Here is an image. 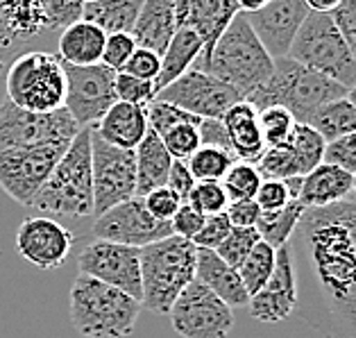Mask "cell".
I'll use <instances>...</instances> for the list:
<instances>
[{"label":"cell","mask_w":356,"mask_h":338,"mask_svg":"<svg viewBox=\"0 0 356 338\" xmlns=\"http://www.w3.org/2000/svg\"><path fill=\"white\" fill-rule=\"evenodd\" d=\"M123 71L129 73V75L141 77V80H152L154 82V77H157L159 71H161V55L154 53V50H150V48L136 46V50L132 53V57L127 59Z\"/></svg>","instance_id":"obj_50"},{"label":"cell","mask_w":356,"mask_h":338,"mask_svg":"<svg viewBox=\"0 0 356 338\" xmlns=\"http://www.w3.org/2000/svg\"><path fill=\"white\" fill-rule=\"evenodd\" d=\"M0 7L16 43L37 39L39 34L48 32L43 0H0Z\"/></svg>","instance_id":"obj_29"},{"label":"cell","mask_w":356,"mask_h":338,"mask_svg":"<svg viewBox=\"0 0 356 338\" xmlns=\"http://www.w3.org/2000/svg\"><path fill=\"white\" fill-rule=\"evenodd\" d=\"M343 95H347L343 84L286 55L275 59L270 80L259 86L254 93H250L248 100L257 109L282 105L291 111L298 123H309L318 107Z\"/></svg>","instance_id":"obj_5"},{"label":"cell","mask_w":356,"mask_h":338,"mask_svg":"<svg viewBox=\"0 0 356 338\" xmlns=\"http://www.w3.org/2000/svg\"><path fill=\"white\" fill-rule=\"evenodd\" d=\"M145 111H147V123H150V129H154L159 136L163 132H168L170 127H175L179 123H186V120H200V116H193L191 111L172 105V102L159 100V98H154L150 105L145 107Z\"/></svg>","instance_id":"obj_43"},{"label":"cell","mask_w":356,"mask_h":338,"mask_svg":"<svg viewBox=\"0 0 356 338\" xmlns=\"http://www.w3.org/2000/svg\"><path fill=\"white\" fill-rule=\"evenodd\" d=\"M245 16L266 50L277 59L289 55L295 34L309 16V7L304 0H270L264 10Z\"/></svg>","instance_id":"obj_19"},{"label":"cell","mask_w":356,"mask_h":338,"mask_svg":"<svg viewBox=\"0 0 356 338\" xmlns=\"http://www.w3.org/2000/svg\"><path fill=\"white\" fill-rule=\"evenodd\" d=\"M204 41L202 37L191 30V28H177L168 43L166 53L161 55V71L154 77V91L166 89L170 82H175L177 77L184 75L188 68H193L197 57L202 55Z\"/></svg>","instance_id":"obj_28"},{"label":"cell","mask_w":356,"mask_h":338,"mask_svg":"<svg viewBox=\"0 0 356 338\" xmlns=\"http://www.w3.org/2000/svg\"><path fill=\"white\" fill-rule=\"evenodd\" d=\"M195 182H197V179L193 177V172H191V168H188V163H186V161H181V159H175V161H172L166 186L175 191V193H177L184 202L188 200V195H191V191H193Z\"/></svg>","instance_id":"obj_55"},{"label":"cell","mask_w":356,"mask_h":338,"mask_svg":"<svg viewBox=\"0 0 356 338\" xmlns=\"http://www.w3.org/2000/svg\"><path fill=\"white\" fill-rule=\"evenodd\" d=\"M354 175L343 170L334 163H318V166L302 177L300 186V202L307 207H327L334 202H341L352 195Z\"/></svg>","instance_id":"obj_25"},{"label":"cell","mask_w":356,"mask_h":338,"mask_svg":"<svg viewBox=\"0 0 356 338\" xmlns=\"http://www.w3.org/2000/svg\"><path fill=\"white\" fill-rule=\"evenodd\" d=\"M93 127H82L68 143L32 207L55 218L80 220L93 216Z\"/></svg>","instance_id":"obj_2"},{"label":"cell","mask_w":356,"mask_h":338,"mask_svg":"<svg viewBox=\"0 0 356 338\" xmlns=\"http://www.w3.org/2000/svg\"><path fill=\"white\" fill-rule=\"evenodd\" d=\"M222 123L227 127L229 143L238 161L257 163L266 152V138L259 123V109L252 105L248 98H241L238 102L225 111Z\"/></svg>","instance_id":"obj_21"},{"label":"cell","mask_w":356,"mask_h":338,"mask_svg":"<svg viewBox=\"0 0 356 338\" xmlns=\"http://www.w3.org/2000/svg\"><path fill=\"white\" fill-rule=\"evenodd\" d=\"M114 89H116V98L123 100V102H129V105L147 107L154 98H157V91H154L152 80H141V77L129 75L125 71L116 73Z\"/></svg>","instance_id":"obj_41"},{"label":"cell","mask_w":356,"mask_h":338,"mask_svg":"<svg viewBox=\"0 0 356 338\" xmlns=\"http://www.w3.org/2000/svg\"><path fill=\"white\" fill-rule=\"evenodd\" d=\"M170 223H172V232L193 241V236L200 232V227H202V223H204V214L197 211L191 202H181V207L177 209V214L172 216Z\"/></svg>","instance_id":"obj_51"},{"label":"cell","mask_w":356,"mask_h":338,"mask_svg":"<svg viewBox=\"0 0 356 338\" xmlns=\"http://www.w3.org/2000/svg\"><path fill=\"white\" fill-rule=\"evenodd\" d=\"M259 241H261V234H259L257 227H234L232 225L227 239L216 248V252H218L229 266L238 268L243 264V259L250 255V250L254 248Z\"/></svg>","instance_id":"obj_40"},{"label":"cell","mask_w":356,"mask_h":338,"mask_svg":"<svg viewBox=\"0 0 356 338\" xmlns=\"http://www.w3.org/2000/svg\"><path fill=\"white\" fill-rule=\"evenodd\" d=\"M147 211H150L154 218L159 220H172V216L177 214V209L181 207V198L175 193L172 188L168 186H159V188H152L150 193L143 195Z\"/></svg>","instance_id":"obj_49"},{"label":"cell","mask_w":356,"mask_h":338,"mask_svg":"<svg viewBox=\"0 0 356 338\" xmlns=\"http://www.w3.org/2000/svg\"><path fill=\"white\" fill-rule=\"evenodd\" d=\"M200 141H202V145H213V148H222V150L234 152L222 118H202L200 120Z\"/></svg>","instance_id":"obj_54"},{"label":"cell","mask_w":356,"mask_h":338,"mask_svg":"<svg viewBox=\"0 0 356 338\" xmlns=\"http://www.w3.org/2000/svg\"><path fill=\"white\" fill-rule=\"evenodd\" d=\"M225 214L229 216L234 227H257L261 207L257 204V200H229Z\"/></svg>","instance_id":"obj_53"},{"label":"cell","mask_w":356,"mask_h":338,"mask_svg":"<svg viewBox=\"0 0 356 338\" xmlns=\"http://www.w3.org/2000/svg\"><path fill=\"white\" fill-rule=\"evenodd\" d=\"M181 338H227L234 327L232 307L200 280H193L168 311Z\"/></svg>","instance_id":"obj_10"},{"label":"cell","mask_w":356,"mask_h":338,"mask_svg":"<svg viewBox=\"0 0 356 338\" xmlns=\"http://www.w3.org/2000/svg\"><path fill=\"white\" fill-rule=\"evenodd\" d=\"M232 230V220L229 216L220 211V214H209L204 216V223L200 232L193 236V243L197 248H209V250H216L225 239H227V234Z\"/></svg>","instance_id":"obj_47"},{"label":"cell","mask_w":356,"mask_h":338,"mask_svg":"<svg viewBox=\"0 0 356 338\" xmlns=\"http://www.w3.org/2000/svg\"><path fill=\"white\" fill-rule=\"evenodd\" d=\"M75 236L53 216H34L19 225L16 250L39 271H55L71 255Z\"/></svg>","instance_id":"obj_17"},{"label":"cell","mask_w":356,"mask_h":338,"mask_svg":"<svg viewBox=\"0 0 356 338\" xmlns=\"http://www.w3.org/2000/svg\"><path fill=\"white\" fill-rule=\"evenodd\" d=\"M14 43H16V41H14V37H12L10 28H7L5 16H3V7H0V68L5 66V59H7V55L12 53Z\"/></svg>","instance_id":"obj_56"},{"label":"cell","mask_w":356,"mask_h":338,"mask_svg":"<svg viewBox=\"0 0 356 338\" xmlns=\"http://www.w3.org/2000/svg\"><path fill=\"white\" fill-rule=\"evenodd\" d=\"M289 246L300 318L323 338H356V200L304 209Z\"/></svg>","instance_id":"obj_1"},{"label":"cell","mask_w":356,"mask_h":338,"mask_svg":"<svg viewBox=\"0 0 356 338\" xmlns=\"http://www.w3.org/2000/svg\"><path fill=\"white\" fill-rule=\"evenodd\" d=\"M186 202H191L204 216H209V214H220L227 209L229 195H227V191H225L222 182H195V186L191 191Z\"/></svg>","instance_id":"obj_42"},{"label":"cell","mask_w":356,"mask_h":338,"mask_svg":"<svg viewBox=\"0 0 356 338\" xmlns=\"http://www.w3.org/2000/svg\"><path fill=\"white\" fill-rule=\"evenodd\" d=\"M238 161V157L229 150L213 148V145H200L186 159L191 172L197 182H222L227 170Z\"/></svg>","instance_id":"obj_34"},{"label":"cell","mask_w":356,"mask_h":338,"mask_svg":"<svg viewBox=\"0 0 356 338\" xmlns=\"http://www.w3.org/2000/svg\"><path fill=\"white\" fill-rule=\"evenodd\" d=\"M275 264H277V248H273L264 239L250 250V255L245 259H243V264L238 266V273H241L243 284H245V291L250 293V298L254 296L257 291H261L264 284L270 280Z\"/></svg>","instance_id":"obj_33"},{"label":"cell","mask_w":356,"mask_h":338,"mask_svg":"<svg viewBox=\"0 0 356 338\" xmlns=\"http://www.w3.org/2000/svg\"><path fill=\"white\" fill-rule=\"evenodd\" d=\"M238 3V10L243 14H254L259 10H264V7L270 3V0H236Z\"/></svg>","instance_id":"obj_58"},{"label":"cell","mask_w":356,"mask_h":338,"mask_svg":"<svg viewBox=\"0 0 356 338\" xmlns=\"http://www.w3.org/2000/svg\"><path fill=\"white\" fill-rule=\"evenodd\" d=\"M175 32H177L175 0H143L141 12H138V19L132 30L136 46L150 48L154 53L163 55Z\"/></svg>","instance_id":"obj_24"},{"label":"cell","mask_w":356,"mask_h":338,"mask_svg":"<svg viewBox=\"0 0 356 338\" xmlns=\"http://www.w3.org/2000/svg\"><path fill=\"white\" fill-rule=\"evenodd\" d=\"M193 68L216 75L218 80L234 86L243 98H248L250 93H254L259 86L270 80L275 57L257 37L248 16L238 12L216 41L209 57L204 62L193 64Z\"/></svg>","instance_id":"obj_3"},{"label":"cell","mask_w":356,"mask_h":338,"mask_svg":"<svg viewBox=\"0 0 356 338\" xmlns=\"http://www.w3.org/2000/svg\"><path fill=\"white\" fill-rule=\"evenodd\" d=\"M291 148L295 152L300 163V172L307 175V172L314 170L318 163L325 161V148H327V141L323 138V134L314 129L307 123H298L293 129V134L289 138Z\"/></svg>","instance_id":"obj_35"},{"label":"cell","mask_w":356,"mask_h":338,"mask_svg":"<svg viewBox=\"0 0 356 338\" xmlns=\"http://www.w3.org/2000/svg\"><path fill=\"white\" fill-rule=\"evenodd\" d=\"M195 280L209 286L216 296L227 302L232 309L250 305V293L245 291V284L241 280L238 268L229 266L216 250L197 248Z\"/></svg>","instance_id":"obj_22"},{"label":"cell","mask_w":356,"mask_h":338,"mask_svg":"<svg viewBox=\"0 0 356 338\" xmlns=\"http://www.w3.org/2000/svg\"><path fill=\"white\" fill-rule=\"evenodd\" d=\"M91 150L93 214L100 216L136 195V152L116 148L95 132H91Z\"/></svg>","instance_id":"obj_12"},{"label":"cell","mask_w":356,"mask_h":338,"mask_svg":"<svg viewBox=\"0 0 356 338\" xmlns=\"http://www.w3.org/2000/svg\"><path fill=\"white\" fill-rule=\"evenodd\" d=\"M254 200L259 207H261V211H277V209H284V207L291 200H295V198H293L291 186L286 179L264 177Z\"/></svg>","instance_id":"obj_46"},{"label":"cell","mask_w":356,"mask_h":338,"mask_svg":"<svg viewBox=\"0 0 356 338\" xmlns=\"http://www.w3.org/2000/svg\"><path fill=\"white\" fill-rule=\"evenodd\" d=\"M257 168L264 177H275V179H289V177H302L300 163L291 143H280L266 148L261 159L257 161Z\"/></svg>","instance_id":"obj_37"},{"label":"cell","mask_w":356,"mask_h":338,"mask_svg":"<svg viewBox=\"0 0 356 338\" xmlns=\"http://www.w3.org/2000/svg\"><path fill=\"white\" fill-rule=\"evenodd\" d=\"M304 209H307V207L300 202V198H295L284 209L261 211V216H259V220H257V230L261 234V239L268 241V243L277 250L286 246L291 241L295 227H298Z\"/></svg>","instance_id":"obj_32"},{"label":"cell","mask_w":356,"mask_h":338,"mask_svg":"<svg viewBox=\"0 0 356 338\" xmlns=\"http://www.w3.org/2000/svg\"><path fill=\"white\" fill-rule=\"evenodd\" d=\"M71 141L62 138V141L0 150V188L14 202L32 207L34 198H37L41 186L46 184V179L50 177V172L57 166V161L62 159V154L66 152Z\"/></svg>","instance_id":"obj_9"},{"label":"cell","mask_w":356,"mask_h":338,"mask_svg":"<svg viewBox=\"0 0 356 338\" xmlns=\"http://www.w3.org/2000/svg\"><path fill=\"white\" fill-rule=\"evenodd\" d=\"M84 3H93V0H84Z\"/></svg>","instance_id":"obj_61"},{"label":"cell","mask_w":356,"mask_h":338,"mask_svg":"<svg viewBox=\"0 0 356 338\" xmlns=\"http://www.w3.org/2000/svg\"><path fill=\"white\" fill-rule=\"evenodd\" d=\"M175 12H177V28L195 30L204 41L202 55L195 62L200 64L209 57L216 41L227 30V25L234 21V16L241 10L236 0H175Z\"/></svg>","instance_id":"obj_20"},{"label":"cell","mask_w":356,"mask_h":338,"mask_svg":"<svg viewBox=\"0 0 356 338\" xmlns=\"http://www.w3.org/2000/svg\"><path fill=\"white\" fill-rule=\"evenodd\" d=\"M77 266H80V273L91 275L109 286H116L141 302V248L93 239V243L82 250Z\"/></svg>","instance_id":"obj_15"},{"label":"cell","mask_w":356,"mask_h":338,"mask_svg":"<svg viewBox=\"0 0 356 338\" xmlns=\"http://www.w3.org/2000/svg\"><path fill=\"white\" fill-rule=\"evenodd\" d=\"M147 129H150V123H147L145 107L129 105L123 100H116L107 109V114L93 125V132L100 138L125 150H136V145L143 141Z\"/></svg>","instance_id":"obj_23"},{"label":"cell","mask_w":356,"mask_h":338,"mask_svg":"<svg viewBox=\"0 0 356 338\" xmlns=\"http://www.w3.org/2000/svg\"><path fill=\"white\" fill-rule=\"evenodd\" d=\"M309 7V12H320V14H332L343 0H304Z\"/></svg>","instance_id":"obj_57"},{"label":"cell","mask_w":356,"mask_h":338,"mask_svg":"<svg viewBox=\"0 0 356 338\" xmlns=\"http://www.w3.org/2000/svg\"><path fill=\"white\" fill-rule=\"evenodd\" d=\"M82 125L66 107L55 111H28L14 105L10 98L0 102V150L23 148V145L71 141Z\"/></svg>","instance_id":"obj_11"},{"label":"cell","mask_w":356,"mask_h":338,"mask_svg":"<svg viewBox=\"0 0 356 338\" xmlns=\"http://www.w3.org/2000/svg\"><path fill=\"white\" fill-rule=\"evenodd\" d=\"M71 323L84 338H127L134 332L141 302L125 291L80 273L71 286Z\"/></svg>","instance_id":"obj_4"},{"label":"cell","mask_w":356,"mask_h":338,"mask_svg":"<svg viewBox=\"0 0 356 338\" xmlns=\"http://www.w3.org/2000/svg\"><path fill=\"white\" fill-rule=\"evenodd\" d=\"M107 32L86 19L71 23L59 34V57L73 66H93L102 62Z\"/></svg>","instance_id":"obj_26"},{"label":"cell","mask_w":356,"mask_h":338,"mask_svg":"<svg viewBox=\"0 0 356 338\" xmlns=\"http://www.w3.org/2000/svg\"><path fill=\"white\" fill-rule=\"evenodd\" d=\"M157 98L172 102L200 118H222L225 111L243 95L216 75L200 68H188L184 75L161 89Z\"/></svg>","instance_id":"obj_16"},{"label":"cell","mask_w":356,"mask_h":338,"mask_svg":"<svg viewBox=\"0 0 356 338\" xmlns=\"http://www.w3.org/2000/svg\"><path fill=\"white\" fill-rule=\"evenodd\" d=\"M259 123H261L266 148H270V145H280L289 141L295 125H298V120H295V116L286 107L270 105V107L259 109Z\"/></svg>","instance_id":"obj_38"},{"label":"cell","mask_w":356,"mask_h":338,"mask_svg":"<svg viewBox=\"0 0 356 338\" xmlns=\"http://www.w3.org/2000/svg\"><path fill=\"white\" fill-rule=\"evenodd\" d=\"M5 93L28 111H55L66 102V71L59 55L28 50L7 66Z\"/></svg>","instance_id":"obj_7"},{"label":"cell","mask_w":356,"mask_h":338,"mask_svg":"<svg viewBox=\"0 0 356 338\" xmlns=\"http://www.w3.org/2000/svg\"><path fill=\"white\" fill-rule=\"evenodd\" d=\"M298 307V284H295V268L291 257V246L286 243L277 250V264L270 280L250 298V316L259 323H282Z\"/></svg>","instance_id":"obj_18"},{"label":"cell","mask_w":356,"mask_h":338,"mask_svg":"<svg viewBox=\"0 0 356 338\" xmlns=\"http://www.w3.org/2000/svg\"><path fill=\"white\" fill-rule=\"evenodd\" d=\"M325 161L334 163V166H341L343 170L356 175V132L338 136L334 141H327Z\"/></svg>","instance_id":"obj_48"},{"label":"cell","mask_w":356,"mask_h":338,"mask_svg":"<svg viewBox=\"0 0 356 338\" xmlns=\"http://www.w3.org/2000/svg\"><path fill=\"white\" fill-rule=\"evenodd\" d=\"M307 125L318 129L325 141H334L338 136L356 132V107L347 100V95L329 100L316 109V114L311 116Z\"/></svg>","instance_id":"obj_31"},{"label":"cell","mask_w":356,"mask_h":338,"mask_svg":"<svg viewBox=\"0 0 356 338\" xmlns=\"http://www.w3.org/2000/svg\"><path fill=\"white\" fill-rule=\"evenodd\" d=\"M84 0H43L48 30H64L71 23L80 21L84 14Z\"/></svg>","instance_id":"obj_45"},{"label":"cell","mask_w":356,"mask_h":338,"mask_svg":"<svg viewBox=\"0 0 356 338\" xmlns=\"http://www.w3.org/2000/svg\"><path fill=\"white\" fill-rule=\"evenodd\" d=\"M66 71V102L64 107L82 127H93L118 100L114 80L116 71L105 64L73 66L64 62Z\"/></svg>","instance_id":"obj_14"},{"label":"cell","mask_w":356,"mask_h":338,"mask_svg":"<svg viewBox=\"0 0 356 338\" xmlns=\"http://www.w3.org/2000/svg\"><path fill=\"white\" fill-rule=\"evenodd\" d=\"M347 100H350L352 105L356 107V84L352 86V89H347Z\"/></svg>","instance_id":"obj_59"},{"label":"cell","mask_w":356,"mask_h":338,"mask_svg":"<svg viewBox=\"0 0 356 338\" xmlns=\"http://www.w3.org/2000/svg\"><path fill=\"white\" fill-rule=\"evenodd\" d=\"M195 261L197 246L179 234L141 248V307L168 314L179 293L195 280Z\"/></svg>","instance_id":"obj_6"},{"label":"cell","mask_w":356,"mask_h":338,"mask_svg":"<svg viewBox=\"0 0 356 338\" xmlns=\"http://www.w3.org/2000/svg\"><path fill=\"white\" fill-rule=\"evenodd\" d=\"M336 25L341 28L343 37L352 48V55L356 59V0H343L341 5L332 12Z\"/></svg>","instance_id":"obj_52"},{"label":"cell","mask_w":356,"mask_h":338,"mask_svg":"<svg viewBox=\"0 0 356 338\" xmlns=\"http://www.w3.org/2000/svg\"><path fill=\"white\" fill-rule=\"evenodd\" d=\"M289 57L332 77L345 89L356 84V59L332 14L309 12L295 34Z\"/></svg>","instance_id":"obj_8"},{"label":"cell","mask_w":356,"mask_h":338,"mask_svg":"<svg viewBox=\"0 0 356 338\" xmlns=\"http://www.w3.org/2000/svg\"><path fill=\"white\" fill-rule=\"evenodd\" d=\"M200 120H186V123H179L161 134V141L172 154V159L186 161L202 145V141H200Z\"/></svg>","instance_id":"obj_39"},{"label":"cell","mask_w":356,"mask_h":338,"mask_svg":"<svg viewBox=\"0 0 356 338\" xmlns=\"http://www.w3.org/2000/svg\"><path fill=\"white\" fill-rule=\"evenodd\" d=\"M136 195L150 193L152 188L166 186L172 166V154L163 145L161 136L154 129H147L143 141L136 145Z\"/></svg>","instance_id":"obj_27"},{"label":"cell","mask_w":356,"mask_h":338,"mask_svg":"<svg viewBox=\"0 0 356 338\" xmlns=\"http://www.w3.org/2000/svg\"><path fill=\"white\" fill-rule=\"evenodd\" d=\"M350 198H354V200H356V175H354V186H352V195Z\"/></svg>","instance_id":"obj_60"},{"label":"cell","mask_w":356,"mask_h":338,"mask_svg":"<svg viewBox=\"0 0 356 338\" xmlns=\"http://www.w3.org/2000/svg\"><path fill=\"white\" fill-rule=\"evenodd\" d=\"M134 50H136V39L132 37V32H109L105 50H102V64L114 68L116 73L123 71Z\"/></svg>","instance_id":"obj_44"},{"label":"cell","mask_w":356,"mask_h":338,"mask_svg":"<svg viewBox=\"0 0 356 338\" xmlns=\"http://www.w3.org/2000/svg\"><path fill=\"white\" fill-rule=\"evenodd\" d=\"M172 223L159 220L147 211L145 200L141 195H134L129 200L111 207L105 214L95 216L91 227V236L100 241H111V243H123L132 248H145L170 236Z\"/></svg>","instance_id":"obj_13"},{"label":"cell","mask_w":356,"mask_h":338,"mask_svg":"<svg viewBox=\"0 0 356 338\" xmlns=\"http://www.w3.org/2000/svg\"><path fill=\"white\" fill-rule=\"evenodd\" d=\"M264 175L254 163L236 161L222 177V186L227 191L229 200H254L257 191L261 186Z\"/></svg>","instance_id":"obj_36"},{"label":"cell","mask_w":356,"mask_h":338,"mask_svg":"<svg viewBox=\"0 0 356 338\" xmlns=\"http://www.w3.org/2000/svg\"><path fill=\"white\" fill-rule=\"evenodd\" d=\"M143 0H93L84 5L82 19L109 32H132Z\"/></svg>","instance_id":"obj_30"}]
</instances>
